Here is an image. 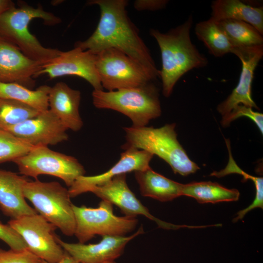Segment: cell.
<instances>
[{
  "label": "cell",
  "instance_id": "obj_10",
  "mask_svg": "<svg viewBox=\"0 0 263 263\" xmlns=\"http://www.w3.org/2000/svg\"><path fill=\"white\" fill-rule=\"evenodd\" d=\"M8 224L23 238L28 249L41 260L55 263L65 255L66 252L57 241V227L38 213L11 219Z\"/></svg>",
  "mask_w": 263,
  "mask_h": 263
},
{
  "label": "cell",
  "instance_id": "obj_15",
  "mask_svg": "<svg viewBox=\"0 0 263 263\" xmlns=\"http://www.w3.org/2000/svg\"><path fill=\"white\" fill-rule=\"evenodd\" d=\"M42 65L0 36V82L16 83L31 89L35 85L34 78Z\"/></svg>",
  "mask_w": 263,
  "mask_h": 263
},
{
  "label": "cell",
  "instance_id": "obj_3",
  "mask_svg": "<svg viewBox=\"0 0 263 263\" xmlns=\"http://www.w3.org/2000/svg\"><path fill=\"white\" fill-rule=\"evenodd\" d=\"M38 18L49 25L61 22L59 18L41 6L34 8L20 2L18 7L10 9L0 16V36L16 45L29 58L44 64L56 57L61 51L44 47L30 32V23Z\"/></svg>",
  "mask_w": 263,
  "mask_h": 263
},
{
  "label": "cell",
  "instance_id": "obj_31",
  "mask_svg": "<svg viewBox=\"0 0 263 263\" xmlns=\"http://www.w3.org/2000/svg\"><path fill=\"white\" fill-rule=\"evenodd\" d=\"M0 240L15 250L27 249V246L20 235L9 225L3 224L0 221Z\"/></svg>",
  "mask_w": 263,
  "mask_h": 263
},
{
  "label": "cell",
  "instance_id": "obj_4",
  "mask_svg": "<svg viewBox=\"0 0 263 263\" xmlns=\"http://www.w3.org/2000/svg\"><path fill=\"white\" fill-rule=\"evenodd\" d=\"M175 123L164 126L124 127L126 142L123 150L136 149L156 155L166 162L175 173L187 176L200 168L191 161L177 139Z\"/></svg>",
  "mask_w": 263,
  "mask_h": 263
},
{
  "label": "cell",
  "instance_id": "obj_9",
  "mask_svg": "<svg viewBox=\"0 0 263 263\" xmlns=\"http://www.w3.org/2000/svg\"><path fill=\"white\" fill-rule=\"evenodd\" d=\"M95 55L101 84L108 91L136 87L155 80L139 63L119 50L106 49Z\"/></svg>",
  "mask_w": 263,
  "mask_h": 263
},
{
  "label": "cell",
  "instance_id": "obj_8",
  "mask_svg": "<svg viewBox=\"0 0 263 263\" xmlns=\"http://www.w3.org/2000/svg\"><path fill=\"white\" fill-rule=\"evenodd\" d=\"M13 162L22 175L36 180L40 175L54 176L62 180L69 188L85 173L84 167L76 158L54 151L47 146H35Z\"/></svg>",
  "mask_w": 263,
  "mask_h": 263
},
{
  "label": "cell",
  "instance_id": "obj_16",
  "mask_svg": "<svg viewBox=\"0 0 263 263\" xmlns=\"http://www.w3.org/2000/svg\"><path fill=\"white\" fill-rule=\"evenodd\" d=\"M144 233L141 226L129 236H102L96 244L68 243L57 237L58 243L70 255L80 263H106L114 261L123 253L126 244L137 236Z\"/></svg>",
  "mask_w": 263,
  "mask_h": 263
},
{
  "label": "cell",
  "instance_id": "obj_29",
  "mask_svg": "<svg viewBox=\"0 0 263 263\" xmlns=\"http://www.w3.org/2000/svg\"><path fill=\"white\" fill-rule=\"evenodd\" d=\"M242 116L247 117L253 120L263 134V113L254 112L252 108L242 104H239L236 106L226 117H223L221 124L224 127H226L229 125L231 121Z\"/></svg>",
  "mask_w": 263,
  "mask_h": 263
},
{
  "label": "cell",
  "instance_id": "obj_30",
  "mask_svg": "<svg viewBox=\"0 0 263 263\" xmlns=\"http://www.w3.org/2000/svg\"><path fill=\"white\" fill-rule=\"evenodd\" d=\"M42 261L28 248L21 250L0 248V263H42Z\"/></svg>",
  "mask_w": 263,
  "mask_h": 263
},
{
  "label": "cell",
  "instance_id": "obj_1",
  "mask_svg": "<svg viewBox=\"0 0 263 263\" xmlns=\"http://www.w3.org/2000/svg\"><path fill=\"white\" fill-rule=\"evenodd\" d=\"M87 4L98 6L99 20L92 35L85 40L76 42L75 47L95 55L106 49H117L139 63L154 80L159 77V70L148 48L128 16V1L92 0Z\"/></svg>",
  "mask_w": 263,
  "mask_h": 263
},
{
  "label": "cell",
  "instance_id": "obj_18",
  "mask_svg": "<svg viewBox=\"0 0 263 263\" xmlns=\"http://www.w3.org/2000/svg\"><path fill=\"white\" fill-rule=\"evenodd\" d=\"M81 93L63 82L51 87L48 96L49 109L53 112L68 129L79 131L83 123L79 107Z\"/></svg>",
  "mask_w": 263,
  "mask_h": 263
},
{
  "label": "cell",
  "instance_id": "obj_17",
  "mask_svg": "<svg viewBox=\"0 0 263 263\" xmlns=\"http://www.w3.org/2000/svg\"><path fill=\"white\" fill-rule=\"evenodd\" d=\"M153 155L143 150L133 148L125 150L118 162L107 171L94 176L79 177L68 189L71 198L88 192L94 186L101 185L114 177L131 171L142 170L150 167Z\"/></svg>",
  "mask_w": 263,
  "mask_h": 263
},
{
  "label": "cell",
  "instance_id": "obj_22",
  "mask_svg": "<svg viewBox=\"0 0 263 263\" xmlns=\"http://www.w3.org/2000/svg\"><path fill=\"white\" fill-rule=\"evenodd\" d=\"M182 195L194 198L201 204L217 203L236 201L239 200V191L229 189L210 181L191 182L183 184Z\"/></svg>",
  "mask_w": 263,
  "mask_h": 263
},
{
  "label": "cell",
  "instance_id": "obj_21",
  "mask_svg": "<svg viewBox=\"0 0 263 263\" xmlns=\"http://www.w3.org/2000/svg\"><path fill=\"white\" fill-rule=\"evenodd\" d=\"M134 175L143 196L168 202L182 195L183 184L154 171L150 167L134 171Z\"/></svg>",
  "mask_w": 263,
  "mask_h": 263
},
{
  "label": "cell",
  "instance_id": "obj_12",
  "mask_svg": "<svg viewBox=\"0 0 263 263\" xmlns=\"http://www.w3.org/2000/svg\"><path fill=\"white\" fill-rule=\"evenodd\" d=\"M96 55L78 47L60 54L50 62L42 65L36 77L46 74L50 79L66 75L81 77L95 90H103L95 67Z\"/></svg>",
  "mask_w": 263,
  "mask_h": 263
},
{
  "label": "cell",
  "instance_id": "obj_23",
  "mask_svg": "<svg viewBox=\"0 0 263 263\" xmlns=\"http://www.w3.org/2000/svg\"><path fill=\"white\" fill-rule=\"evenodd\" d=\"M50 88L43 85L32 90L16 83L0 82V98L15 100L43 112L49 110Z\"/></svg>",
  "mask_w": 263,
  "mask_h": 263
},
{
  "label": "cell",
  "instance_id": "obj_14",
  "mask_svg": "<svg viewBox=\"0 0 263 263\" xmlns=\"http://www.w3.org/2000/svg\"><path fill=\"white\" fill-rule=\"evenodd\" d=\"M5 130L33 146L56 145L69 137L68 129L49 109Z\"/></svg>",
  "mask_w": 263,
  "mask_h": 263
},
{
  "label": "cell",
  "instance_id": "obj_20",
  "mask_svg": "<svg viewBox=\"0 0 263 263\" xmlns=\"http://www.w3.org/2000/svg\"><path fill=\"white\" fill-rule=\"evenodd\" d=\"M210 18L215 21L232 19L247 22L263 35V7L246 4L239 0H215L211 5Z\"/></svg>",
  "mask_w": 263,
  "mask_h": 263
},
{
  "label": "cell",
  "instance_id": "obj_26",
  "mask_svg": "<svg viewBox=\"0 0 263 263\" xmlns=\"http://www.w3.org/2000/svg\"><path fill=\"white\" fill-rule=\"evenodd\" d=\"M226 144L229 152V161L225 169L220 171H213L211 173V176H215L217 177H221L231 173H238L244 177L245 179L252 180L256 188V196L251 204L246 208L239 211L234 218L233 221L236 222L239 220L242 219L245 214L254 208L260 207L263 208V178L261 177L252 176L246 173L241 169L236 164L231 155L229 140H225Z\"/></svg>",
  "mask_w": 263,
  "mask_h": 263
},
{
  "label": "cell",
  "instance_id": "obj_35",
  "mask_svg": "<svg viewBox=\"0 0 263 263\" xmlns=\"http://www.w3.org/2000/svg\"><path fill=\"white\" fill-rule=\"evenodd\" d=\"M106 263H116L115 261H113V262H108Z\"/></svg>",
  "mask_w": 263,
  "mask_h": 263
},
{
  "label": "cell",
  "instance_id": "obj_2",
  "mask_svg": "<svg viewBox=\"0 0 263 263\" xmlns=\"http://www.w3.org/2000/svg\"><path fill=\"white\" fill-rule=\"evenodd\" d=\"M193 18L190 15L182 24L166 33L151 29L150 34L160 48L162 68L159 77L162 83V93L169 97L177 81L193 69L204 68L208 59L192 42L190 30Z\"/></svg>",
  "mask_w": 263,
  "mask_h": 263
},
{
  "label": "cell",
  "instance_id": "obj_24",
  "mask_svg": "<svg viewBox=\"0 0 263 263\" xmlns=\"http://www.w3.org/2000/svg\"><path fill=\"white\" fill-rule=\"evenodd\" d=\"M194 31L197 38L216 57L231 53L235 47L217 23L210 18L197 23Z\"/></svg>",
  "mask_w": 263,
  "mask_h": 263
},
{
  "label": "cell",
  "instance_id": "obj_19",
  "mask_svg": "<svg viewBox=\"0 0 263 263\" xmlns=\"http://www.w3.org/2000/svg\"><path fill=\"white\" fill-rule=\"evenodd\" d=\"M27 177L0 169V209L11 219L38 213L26 203L23 188Z\"/></svg>",
  "mask_w": 263,
  "mask_h": 263
},
{
  "label": "cell",
  "instance_id": "obj_25",
  "mask_svg": "<svg viewBox=\"0 0 263 263\" xmlns=\"http://www.w3.org/2000/svg\"><path fill=\"white\" fill-rule=\"evenodd\" d=\"M216 22L235 47L263 45V35L247 22L232 19Z\"/></svg>",
  "mask_w": 263,
  "mask_h": 263
},
{
  "label": "cell",
  "instance_id": "obj_7",
  "mask_svg": "<svg viewBox=\"0 0 263 263\" xmlns=\"http://www.w3.org/2000/svg\"><path fill=\"white\" fill-rule=\"evenodd\" d=\"M113 205L103 200L96 208L73 205L76 224L74 235L79 243L85 244L96 235L123 236L135 229L138 223L136 217L115 215Z\"/></svg>",
  "mask_w": 263,
  "mask_h": 263
},
{
  "label": "cell",
  "instance_id": "obj_11",
  "mask_svg": "<svg viewBox=\"0 0 263 263\" xmlns=\"http://www.w3.org/2000/svg\"><path fill=\"white\" fill-rule=\"evenodd\" d=\"M88 192H91L102 200L116 205L125 216L136 217L138 215L145 216L155 222L159 227L165 229L196 227V226L174 225L152 215L129 188L126 182V174L117 175L101 185L93 187L88 189Z\"/></svg>",
  "mask_w": 263,
  "mask_h": 263
},
{
  "label": "cell",
  "instance_id": "obj_28",
  "mask_svg": "<svg viewBox=\"0 0 263 263\" xmlns=\"http://www.w3.org/2000/svg\"><path fill=\"white\" fill-rule=\"evenodd\" d=\"M34 147L8 131L0 129V164L27 154Z\"/></svg>",
  "mask_w": 263,
  "mask_h": 263
},
{
  "label": "cell",
  "instance_id": "obj_33",
  "mask_svg": "<svg viewBox=\"0 0 263 263\" xmlns=\"http://www.w3.org/2000/svg\"><path fill=\"white\" fill-rule=\"evenodd\" d=\"M15 7V5L12 0H0V16L4 12Z\"/></svg>",
  "mask_w": 263,
  "mask_h": 263
},
{
  "label": "cell",
  "instance_id": "obj_5",
  "mask_svg": "<svg viewBox=\"0 0 263 263\" xmlns=\"http://www.w3.org/2000/svg\"><path fill=\"white\" fill-rule=\"evenodd\" d=\"M158 88L152 83L112 91L94 90L92 99L98 109H111L122 113L133 127L146 126L160 116L161 108Z\"/></svg>",
  "mask_w": 263,
  "mask_h": 263
},
{
  "label": "cell",
  "instance_id": "obj_13",
  "mask_svg": "<svg viewBox=\"0 0 263 263\" xmlns=\"http://www.w3.org/2000/svg\"><path fill=\"white\" fill-rule=\"evenodd\" d=\"M231 53L240 60L242 70L236 87L226 99L217 107L222 118L226 117L239 104L259 110L251 96V86L254 71L263 56V45L234 47Z\"/></svg>",
  "mask_w": 263,
  "mask_h": 263
},
{
  "label": "cell",
  "instance_id": "obj_27",
  "mask_svg": "<svg viewBox=\"0 0 263 263\" xmlns=\"http://www.w3.org/2000/svg\"><path fill=\"white\" fill-rule=\"evenodd\" d=\"M39 112L19 101L0 98V129L14 126L36 116Z\"/></svg>",
  "mask_w": 263,
  "mask_h": 263
},
{
  "label": "cell",
  "instance_id": "obj_34",
  "mask_svg": "<svg viewBox=\"0 0 263 263\" xmlns=\"http://www.w3.org/2000/svg\"><path fill=\"white\" fill-rule=\"evenodd\" d=\"M42 263H51L46 262L45 261H42ZM55 263H80L74 258L72 256L70 255L66 252L64 257L59 261Z\"/></svg>",
  "mask_w": 263,
  "mask_h": 263
},
{
  "label": "cell",
  "instance_id": "obj_32",
  "mask_svg": "<svg viewBox=\"0 0 263 263\" xmlns=\"http://www.w3.org/2000/svg\"><path fill=\"white\" fill-rule=\"evenodd\" d=\"M168 3V0H136L133 7L137 11H156L164 8Z\"/></svg>",
  "mask_w": 263,
  "mask_h": 263
},
{
  "label": "cell",
  "instance_id": "obj_6",
  "mask_svg": "<svg viewBox=\"0 0 263 263\" xmlns=\"http://www.w3.org/2000/svg\"><path fill=\"white\" fill-rule=\"evenodd\" d=\"M25 198L36 211L67 236L75 234V219L69 190L56 181L28 180L23 188Z\"/></svg>",
  "mask_w": 263,
  "mask_h": 263
}]
</instances>
